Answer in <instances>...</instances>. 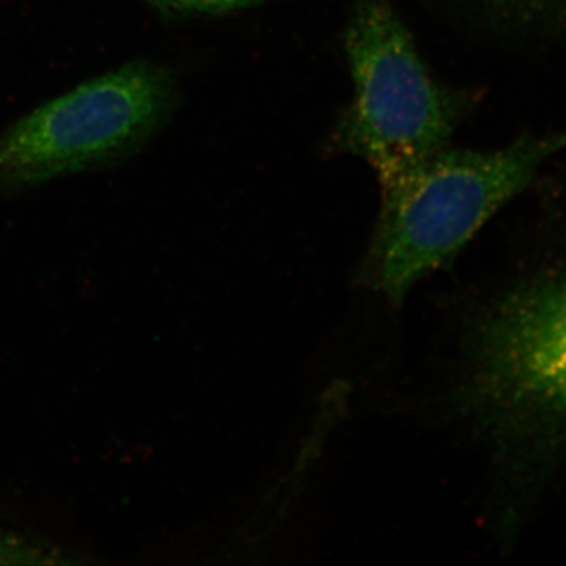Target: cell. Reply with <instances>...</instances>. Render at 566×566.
<instances>
[{
	"label": "cell",
	"mask_w": 566,
	"mask_h": 566,
	"mask_svg": "<svg viewBox=\"0 0 566 566\" xmlns=\"http://www.w3.org/2000/svg\"><path fill=\"white\" fill-rule=\"evenodd\" d=\"M453 406L490 452L512 531L566 465V263L476 312Z\"/></svg>",
	"instance_id": "1"
},
{
	"label": "cell",
	"mask_w": 566,
	"mask_h": 566,
	"mask_svg": "<svg viewBox=\"0 0 566 566\" xmlns=\"http://www.w3.org/2000/svg\"><path fill=\"white\" fill-rule=\"evenodd\" d=\"M564 148L566 132L526 134L495 151L441 148L381 175L365 281L394 305L403 304L412 286L452 262Z\"/></svg>",
	"instance_id": "2"
},
{
	"label": "cell",
	"mask_w": 566,
	"mask_h": 566,
	"mask_svg": "<svg viewBox=\"0 0 566 566\" xmlns=\"http://www.w3.org/2000/svg\"><path fill=\"white\" fill-rule=\"evenodd\" d=\"M345 50L354 98L334 133L337 150L381 177L446 147L461 103L424 69L389 0H357Z\"/></svg>",
	"instance_id": "3"
},
{
	"label": "cell",
	"mask_w": 566,
	"mask_h": 566,
	"mask_svg": "<svg viewBox=\"0 0 566 566\" xmlns=\"http://www.w3.org/2000/svg\"><path fill=\"white\" fill-rule=\"evenodd\" d=\"M172 73L133 62L71 88L0 133V192L120 161L161 128Z\"/></svg>",
	"instance_id": "4"
},
{
	"label": "cell",
	"mask_w": 566,
	"mask_h": 566,
	"mask_svg": "<svg viewBox=\"0 0 566 566\" xmlns=\"http://www.w3.org/2000/svg\"><path fill=\"white\" fill-rule=\"evenodd\" d=\"M156 9L185 14H219L251 9L268 0H144Z\"/></svg>",
	"instance_id": "5"
},
{
	"label": "cell",
	"mask_w": 566,
	"mask_h": 566,
	"mask_svg": "<svg viewBox=\"0 0 566 566\" xmlns=\"http://www.w3.org/2000/svg\"><path fill=\"white\" fill-rule=\"evenodd\" d=\"M36 554H41L36 547L25 545L13 535L0 532V562H33L29 556L36 557Z\"/></svg>",
	"instance_id": "6"
},
{
	"label": "cell",
	"mask_w": 566,
	"mask_h": 566,
	"mask_svg": "<svg viewBox=\"0 0 566 566\" xmlns=\"http://www.w3.org/2000/svg\"><path fill=\"white\" fill-rule=\"evenodd\" d=\"M501 2H520V0H501Z\"/></svg>",
	"instance_id": "7"
}]
</instances>
